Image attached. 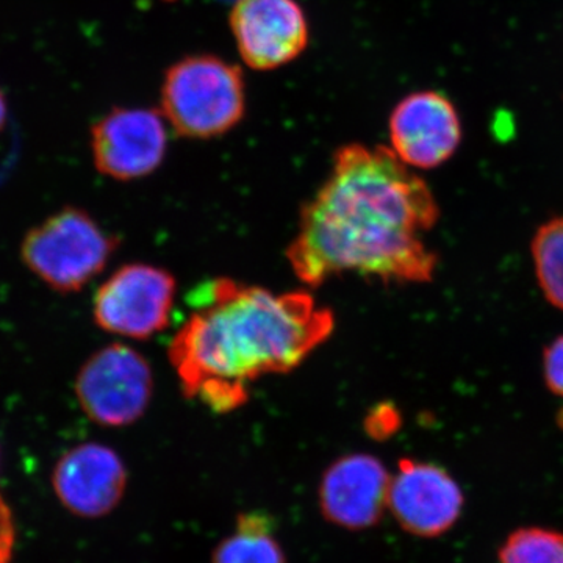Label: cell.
<instances>
[{
  "label": "cell",
  "instance_id": "52a82bcc",
  "mask_svg": "<svg viewBox=\"0 0 563 563\" xmlns=\"http://www.w3.org/2000/svg\"><path fill=\"white\" fill-rule=\"evenodd\" d=\"M168 122L161 111L113 109L91 129L96 169L110 179L131 181L151 176L168 150Z\"/></svg>",
  "mask_w": 563,
  "mask_h": 563
},
{
  "label": "cell",
  "instance_id": "277c9868",
  "mask_svg": "<svg viewBox=\"0 0 563 563\" xmlns=\"http://www.w3.org/2000/svg\"><path fill=\"white\" fill-rule=\"evenodd\" d=\"M118 243L88 211L65 207L25 233L21 257L52 290L66 295L98 277Z\"/></svg>",
  "mask_w": 563,
  "mask_h": 563
},
{
  "label": "cell",
  "instance_id": "2e32d148",
  "mask_svg": "<svg viewBox=\"0 0 563 563\" xmlns=\"http://www.w3.org/2000/svg\"><path fill=\"white\" fill-rule=\"evenodd\" d=\"M14 547H16V525L0 487V563L13 562Z\"/></svg>",
  "mask_w": 563,
  "mask_h": 563
},
{
  "label": "cell",
  "instance_id": "8fae6325",
  "mask_svg": "<svg viewBox=\"0 0 563 563\" xmlns=\"http://www.w3.org/2000/svg\"><path fill=\"white\" fill-rule=\"evenodd\" d=\"M52 487L68 512L101 518L117 509L128 487V470L117 451L102 443L70 448L55 463Z\"/></svg>",
  "mask_w": 563,
  "mask_h": 563
},
{
  "label": "cell",
  "instance_id": "7a4b0ae2",
  "mask_svg": "<svg viewBox=\"0 0 563 563\" xmlns=\"http://www.w3.org/2000/svg\"><path fill=\"white\" fill-rule=\"evenodd\" d=\"M196 301L168 355L185 398L214 413L244 406L261 377L298 368L335 328L332 310L309 291L273 292L217 279Z\"/></svg>",
  "mask_w": 563,
  "mask_h": 563
},
{
  "label": "cell",
  "instance_id": "3957f363",
  "mask_svg": "<svg viewBox=\"0 0 563 563\" xmlns=\"http://www.w3.org/2000/svg\"><path fill=\"white\" fill-rule=\"evenodd\" d=\"M162 110L168 125L185 139L224 135L246 109L242 69L214 55H195L166 70Z\"/></svg>",
  "mask_w": 563,
  "mask_h": 563
},
{
  "label": "cell",
  "instance_id": "6da1fadb",
  "mask_svg": "<svg viewBox=\"0 0 563 563\" xmlns=\"http://www.w3.org/2000/svg\"><path fill=\"white\" fill-rule=\"evenodd\" d=\"M437 220L431 188L391 147L347 144L303 203L288 263L310 288L346 273L384 284H424L439 258L422 236Z\"/></svg>",
  "mask_w": 563,
  "mask_h": 563
},
{
  "label": "cell",
  "instance_id": "ac0fdd59",
  "mask_svg": "<svg viewBox=\"0 0 563 563\" xmlns=\"http://www.w3.org/2000/svg\"><path fill=\"white\" fill-rule=\"evenodd\" d=\"M7 118H9V107H7L5 96L0 91V132L5 128Z\"/></svg>",
  "mask_w": 563,
  "mask_h": 563
},
{
  "label": "cell",
  "instance_id": "5b68a950",
  "mask_svg": "<svg viewBox=\"0 0 563 563\" xmlns=\"http://www.w3.org/2000/svg\"><path fill=\"white\" fill-rule=\"evenodd\" d=\"M76 396L84 413L103 428H125L150 407L154 374L150 362L128 344L113 343L84 363Z\"/></svg>",
  "mask_w": 563,
  "mask_h": 563
},
{
  "label": "cell",
  "instance_id": "5bb4252c",
  "mask_svg": "<svg viewBox=\"0 0 563 563\" xmlns=\"http://www.w3.org/2000/svg\"><path fill=\"white\" fill-rule=\"evenodd\" d=\"M532 257L544 296L563 310V217L548 221L537 231Z\"/></svg>",
  "mask_w": 563,
  "mask_h": 563
},
{
  "label": "cell",
  "instance_id": "9c48e42d",
  "mask_svg": "<svg viewBox=\"0 0 563 563\" xmlns=\"http://www.w3.org/2000/svg\"><path fill=\"white\" fill-rule=\"evenodd\" d=\"M231 29L244 63L257 70L288 65L309 44V24L296 0H236Z\"/></svg>",
  "mask_w": 563,
  "mask_h": 563
},
{
  "label": "cell",
  "instance_id": "e0dca14e",
  "mask_svg": "<svg viewBox=\"0 0 563 563\" xmlns=\"http://www.w3.org/2000/svg\"><path fill=\"white\" fill-rule=\"evenodd\" d=\"M544 379L550 390L563 398V336L544 352Z\"/></svg>",
  "mask_w": 563,
  "mask_h": 563
},
{
  "label": "cell",
  "instance_id": "9a60e30c",
  "mask_svg": "<svg viewBox=\"0 0 563 563\" xmlns=\"http://www.w3.org/2000/svg\"><path fill=\"white\" fill-rule=\"evenodd\" d=\"M499 559L501 563H563V532L518 529L503 544Z\"/></svg>",
  "mask_w": 563,
  "mask_h": 563
},
{
  "label": "cell",
  "instance_id": "ba28073f",
  "mask_svg": "<svg viewBox=\"0 0 563 563\" xmlns=\"http://www.w3.org/2000/svg\"><path fill=\"white\" fill-rule=\"evenodd\" d=\"M391 151L410 168L432 169L450 161L462 143V122L440 91L412 92L391 111Z\"/></svg>",
  "mask_w": 563,
  "mask_h": 563
},
{
  "label": "cell",
  "instance_id": "7c38bea8",
  "mask_svg": "<svg viewBox=\"0 0 563 563\" xmlns=\"http://www.w3.org/2000/svg\"><path fill=\"white\" fill-rule=\"evenodd\" d=\"M391 474L369 454H347L332 463L320 483L321 512L329 523L362 531L379 523Z\"/></svg>",
  "mask_w": 563,
  "mask_h": 563
},
{
  "label": "cell",
  "instance_id": "4fadbf2b",
  "mask_svg": "<svg viewBox=\"0 0 563 563\" xmlns=\"http://www.w3.org/2000/svg\"><path fill=\"white\" fill-rule=\"evenodd\" d=\"M211 563H287L274 537L272 518L262 512L240 514L235 532L214 548Z\"/></svg>",
  "mask_w": 563,
  "mask_h": 563
},
{
  "label": "cell",
  "instance_id": "30bf717a",
  "mask_svg": "<svg viewBox=\"0 0 563 563\" xmlns=\"http://www.w3.org/2000/svg\"><path fill=\"white\" fill-rule=\"evenodd\" d=\"M387 507L404 531L432 539L450 531L459 520L463 495L440 466L404 459L391 476Z\"/></svg>",
  "mask_w": 563,
  "mask_h": 563
},
{
  "label": "cell",
  "instance_id": "d6986e66",
  "mask_svg": "<svg viewBox=\"0 0 563 563\" xmlns=\"http://www.w3.org/2000/svg\"><path fill=\"white\" fill-rule=\"evenodd\" d=\"M166 2H174V0H166Z\"/></svg>",
  "mask_w": 563,
  "mask_h": 563
},
{
  "label": "cell",
  "instance_id": "8992f818",
  "mask_svg": "<svg viewBox=\"0 0 563 563\" xmlns=\"http://www.w3.org/2000/svg\"><path fill=\"white\" fill-rule=\"evenodd\" d=\"M176 291V279L166 269L146 263L121 266L96 292V324L114 335L151 339L169 324Z\"/></svg>",
  "mask_w": 563,
  "mask_h": 563
}]
</instances>
